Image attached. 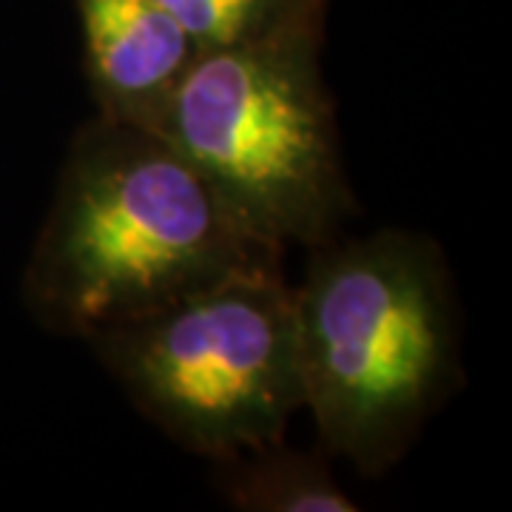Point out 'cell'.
I'll return each mask as SVG.
<instances>
[{"mask_svg": "<svg viewBox=\"0 0 512 512\" xmlns=\"http://www.w3.org/2000/svg\"><path fill=\"white\" fill-rule=\"evenodd\" d=\"M282 256L171 140L94 114L63 157L23 302L46 330L92 342Z\"/></svg>", "mask_w": 512, "mask_h": 512, "instance_id": "obj_1", "label": "cell"}, {"mask_svg": "<svg viewBox=\"0 0 512 512\" xmlns=\"http://www.w3.org/2000/svg\"><path fill=\"white\" fill-rule=\"evenodd\" d=\"M325 6L299 0L268 29L200 52L160 128L279 251L342 237L359 211L322 72Z\"/></svg>", "mask_w": 512, "mask_h": 512, "instance_id": "obj_3", "label": "cell"}, {"mask_svg": "<svg viewBox=\"0 0 512 512\" xmlns=\"http://www.w3.org/2000/svg\"><path fill=\"white\" fill-rule=\"evenodd\" d=\"M86 345L154 427L205 461L285 439L302 413L282 262L225 276Z\"/></svg>", "mask_w": 512, "mask_h": 512, "instance_id": "obj_4", "label": "cell"}, {"mask_svg": "<svg viewBox=\"0 0 512 512\" xmlns=\"http://www.w3.org/2000/svg\"><path fill=\"white\" fill-rule=\"evenodd\" d=\"M77 12L97 114L160 134L197 43L160 0H77Z\"/></svg>", "mask_w": 512, "mask_h": 512, "instance_id": "obj_5", "label": "cell"}, {"mask_svg": "<svg viewBox=\"0 0 512 512\" xmlns=\"http://www.w3.org/2000/svg\"><path fill=\"white\" fill-rule=\"evenodd\" d=\"M211 484L234 512H356L359 504L330 470V456L265 441L211 461Z\"/></svg>", "mask_w": 512, "mask_h": 512, "instance_id": "obj_6", "label": "cell"}, {"mask_svg": "<svg viewBox=\"0 0 512 512\" xmlns=\"http://www.w3.org/2000/svg\"><path fill=\"white\" fill-rule=\"evenodd\" d=\"M308 254L293 285L302 410L325 456L382 476L461 384L450 268L433 239L402 228Z\"/></svg>", "mask_w": 512, "mask_h": 512, "instance_id": "obj_2", "label": "cell"}, {"mask_svg": "<svg viewBox=\"0 0 512 512\" xmlns=\"http://www.w3.org/2000/svg\"><path fill=\"white\" fill-rule=\"evenodd\" d=\"M200 52L231 46L268 29L299 0H160Z\"/></svg>", "mask_w": 512, "mask_h": 512, "instance_id": "obj_7", "label": "cell"}]
</instances>
